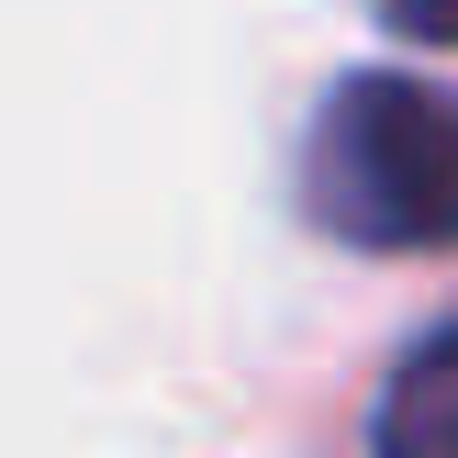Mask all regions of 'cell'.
I'll return each mask as SVG.
<instances>
[{
    "label": "cell",
    "instance_id": "cell-1",
    "mask_svg": "<svg viewBox=\"0 0 458 458\" xmlns=\"http://www.w3.org/2000/svg\"><path fill=\"white\" fill-rule=\"evenodd\" d=\"M313 213L347 246H458V101L425 79H347L313 123Z\"/></svg>",
    "mask_w": 458,
    "mask_h": 458
},
{
    "label": "cell",
    "instance_id": "cell-2",
    "mask_svg": "<svg viewBox=\"0 0 458 458\" xmlns=\"http://www.w3.org/2000/svg\"><path fill=\"white\" fill-rule=\"evenodd\" d=\"M369 437H380V447H403V458H425V447L447 458V447H458V325H447V335H425V347L392 369V392H380Z\"/></svg>",
    "mask_w": 458,
    "mask_h": 458
},
{
    "label": "cell",
    "instance_id": "cell-3",
    "mask_svg": "<svg viewBox=\"0 0 458 458\" xmlns=\"http://www.w3.org/2000/svg\"><path fill=\"white\" fill-rule=\"evenodd\" d=\"M380 22H403L425 45H458V0H380Z\"/></svg>",
    "mask_w": 458,
    "mask_h": 458
}]
</instances>
